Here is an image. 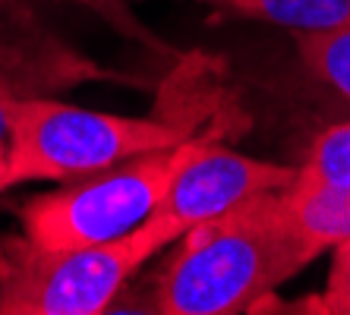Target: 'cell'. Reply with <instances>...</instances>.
<instances>
[{
	"instance_id": "cell-1",
	"label": "cell",
	"mask_w": 350,
	"mask_h": 315,
	"mask_svg": "<svg viewBox=\"0 0 350 315\" xmlns=\"http://www.w3.org/2000/svg\"><path fill=\"white\" fill-rule=\"evenodd\" d=\"M177 243L174 259L155 281L152 312H253L281 284L319 259V252L275 211L271 193L189 227Z\"/></svg>"
},
{
	"instance_id": "cell-2",
	"label": "cell",
	"mask_w": 350,
	"mask_h": 315,
	"mask_svg": "<svg viewBox=\"0 0 350 315\" xmlns=\"http://www.w3.org/2000/svg\"><path fill=\"white\" fill-rule=\"evenodd\" d=\"M10 142L0 158V189L19 183H66L126 161L133 154L180 146L199 136L205 113L199 117H120L89 111L51 98H16L10 105Z\"/></svg>"
},
{
	"instance_id": "cell-3",
	"label": "cell",
	"mask_w": 350,
	"mask_h": 315,
	"mask_svg": "<svg viewBox=\"0 0 350 315\" xmlns=\"http://www.w3.org/2000/svg\"><path fill=\"white\" fill-rule=\"evenodd\" d=\"M205 139L215 136L199 133L180 146L133 154L89 177L66 180L64 189L29 199L19 208L25 240L38 249L64 252L136 230L161 211L167 189Z\"/></svg>"
},
{
	"instance_id": "cell-4",
	"label": "cell",
	"mask_w": 350,
	"mask_h": 315,
	"mask_svg": "<svg viewBox=\"0 0 350 315\" xmlns=\"http://www.w3.org/2000/svg\"><path fill=\"white\" fill-rule=\"evenodd\" d=\"M183 234L177 218L158 211L130 234L79 249L51 252L29 240H7L13 275L0 284V315L111 312L130 277Z\"/></svg>"
},
{
	"instance_id": "cell-5",
	"label": "cell",
	"mask_w": 350,
	"mask_h": 315,
	"mask_svg": "<svg viewBox=\"0 0 350 315\" xmlns=\"http://www.w3.org/2000/svg\"><path fill=\"white\" fill-rule=\"evenodd\" d=\"M293 177H297V164L250 158L243 152L221 146L215 136L205 139L199 152L183 164V170L164 195L161 215L177 218L189 230L202 221L221 218V215L240 208L250 199L287 189Z\"/></svg>"
},
{
	"instance_id": "cell-6",
	"label": "cell",
	"mask_w": 350,
	"mask_h": 315,
	"mask_svg": "<svg viewBox=\"0 0 350 315\" xmlns=\"http://www.w3.org/2000/svg\"><path fill=\"white\" fill-rule=\"evenodd\" d=\"M237 16L287 29L291 35H325L350 29V0H208Z\"/></svg>"
},
{
	"instance_id": "cell-7",
	"label": "cell",
	"mask_w": 350,
	"mask_h": 315,
	"mask_svg": "<svg viewBox=\"0 0 350 315\" xmlns=\"http://www.w3.org/2000/svg\"><path fill=\"white\" fill-rule=\"evenodd\" d=\"M291 189L300 193H350V120L332 123L312 139L310 152L297 164Z\"/></svg>"
},
{
	"instance_id": "cell-8",
	"label": "cell",
	"mask_w": 350,
	"mask_h": 315,
	"mask_svg": "<svg viewBox=\"0 0 350 315\" xmlns=\"http://www.w3.org/2000/svg\"><path fill=\"white\" fill-rule=\"evenodd\" d=\"M303 70L350 105V29L325 35H293Z\"/></svg>"
},
{
	"instance_id": "cell-9",
	"label": "cell",
	"mask_w": 350,
	"mask_h": 315,
	"mask_svg": "<svg viewBox=\"0 0 350 315\" xmlns=\"http://www.w3.org/2000/svg\"><path fill=\"white\" fill-rule=\"evenodd\" d=\"M312 312V315H350V236L332 246V268H328L325 290L310 293L303 299H275L265 297L253 312Z\"/></svg>"
},
{
	"instance_id": "cell-10",
	"label": "cell",
	"mask_w": 350,
	"mask_h": 315,
	"mask_svg": "<svg viewBox=\"0 0 350 315\" xmlns=\"http://www.w3.org/2000/svg\"><path fill=\"white\" fill-rule=\"evenodd\" d=\"M70 3H79V7L92 10L98 19H105L117 35H123V38H133V41H142V44L158 48V38L148 32L146 25H142V19L133 13L130 0H70Z\"/></svg>"
},
{
	"instance_id": "cell-11",
	"label": "cell",
	"mask_w": 350,
	"mask_h": 315,
	"mask_svg": "<svg viewBox=\"0 0 350 315\" xmlns=\"http://www.w3.org/2000/svg\"><path fill=\"white\" fill-rule=\"evenodd\" d=\"M16 98H23V82H16L13 76L0 73V158L7 154V142H10V105L16 101Z\"/></svg>"
},
{
	"instance_id": "cell-12",
	"label": "cell",
	"mask_w": 350,
	"mask_h": 315,
	"mask_svg": "<svg viewBox=\"0 0 350 315\" xmlns=\"http://www.w3.org/2000/svg\"><path fill=\"white\" fill-rule=\"evenodd\" d=\"M10 275H13V256H10L7 243H0V284L7 281Z\"/></svg>"
}]
</instances>
